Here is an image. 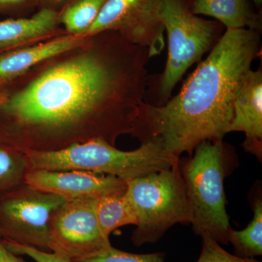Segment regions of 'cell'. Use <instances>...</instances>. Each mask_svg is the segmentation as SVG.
<instances>
[{
    "instance_id": "cell-17",
    "label": "cell",
    "mask_w": 262,
    "mask_h": 262,
    "mask_svg": "<svg viewBox=\"0 0 262 262\" xmlns=\"http://www.w3.org/2000/svg\"><path fill=\"white\" fill-rule=\"evenodd\" d=\"M107 0H72L60 12V24L67 34L85 35Z\"/></svg>"
},
{
    "instance_id": "cell-16",
    "label": "cell",
    "mask_w": 262,
    "mask_h": 262,
    "mask_svg": "<svg viewBox=\"0 0 262 262\" xmlns=\"http://www.w3.org/2000/svg\"><path fill=\"white\" fill-rule=\"evenodd\" d=\"M253 216L246 228H231L229 244L233 246L234 255L239 257L255 258L262 255V199L258 196L253 203Z\"/></svg>"
},
{
    "instance_id": "cell-8",
    "label": "cell",
    "mask_w": 262,
    "mask_h": 262,
    "mask_svg": "<svg viewBox=\"0 0 262 262\" xmlns=\"http://www.w3.org/2000/svg\"><path fill=\"white\" fill-rule=\"evenodd\" d=\"M96 199L67 201L50 223V251L71 261L89 257L111 246L98 225Z\"/></svg>"
},
{
    "instance_id": "cell-18",
    "label": "cell",
    "mask_w": 262,
    "mask_h": 262,
    "mask_svg": "<svg viewBox=\"0 0 262 262\" xmlns=\"http://www.w3.org/2000/svg\"><path fill=\"white\" fill-rule=\"evenodd\" d=\"M28 171L24 153L0 143V198L24 184Z\"/></svg>"
},
{
    "instance_id": "cell-19",
    "label": "cell",
    "mask_w": 262,
    "mask_h": 262,
    "mask_svg": "<svg viewBox=\"0 0 262 262\" xmlns=\"http://www.w3.org/2000/svg\"><path fill=\"white\" fill-rule=\"evenodd\" d=\"M165 253L136 254L114 248L113 246L92 256L72 262H165Z\"/></svg>"
},
{
    "instance_id": "cell-23",
    "label": "cell",
    "mask_w": 262,
    "mask_h": 262,
    "mask_svg": "<svg viewBox=\"0 0 262 262\" xmlns=\"http://www.w3.org/2000/svg\"><path fill=\"white\" fill-rule=\"evenodd\" d=\"M0 262H27L10 251L4 243L0 242Z\"/></svg>"
},
{
    "instance_id": "cell-24",
    "label": "cell",
    "mask_w": 262,
    "mask_h": 262,
    "mask_svg": "<svg viewBox=\"0 0 262 262\" xmlns=\"http://www.w3.org/2000/svg\"><path fill=\"white\" fill-rule=\"evenodd\" d=\"M70 1V0H39V3L42 4V8H49V9L58 11V9L64 8Z\"/></svg>"
},
{
    "instance_id": "cell-2",
    "label": "cell",
    "mask_w": 262,
    "mask_h": 262,
    "mask_svg": "<svg viewBox=\"0 0 262 262\" xmlns=\"http://www.w3.org/2000/svg\"><path fill=\"white\" fill-rule=\"evenodd\" d=\"M260 33L226 29L178 94L161 106L141 103L131 136L141 144L158 141L177 158L185 152L192 156L203 141L223 140L239 85L261 56Z\"/></svg>"
},
{
    "instance_id": "cell-20",
    "label": "cell",
    "mask_w": 262,
    "mask_h": 262,
    "mask_svg": "<svg viewBox=\"0 0 262 262\" xmlns=\"http://www.w3.org/2000/svg\"><path fill=\"white\" fill-rule=\"evenodd\" d=\"M201 238V253L196 262H261L256 258H241L231 254L208 236H203Z\"/></svg>"
},
{
    "instance_id": "cell-14",
    "label": "cell",
    "mask_w": 262,
    "mask_h": 262,
    "mask_svg": "<svg viewBox=\"0 0 262 262\" xmlns=\"http://www.w3.org/2000/svg\"><path fill=\"white\" fill-rule=\"evenodd\" d=\"M191 9L196 15L215 18L226 29L261 31V15L253 10L249 0H191Z\"/></svg>"
},
{
    "instance_id": "cell-10",
    "label": "cell",
    "mask_w": 262,
    "mask_h": 262,
    "mask_svg": "<svg viewBox=\"0 0 262 262\" xmlns=\"http://www.w3.org/2000/svg\"><path fill=\"white\" fill-rule=\"evenodd\" d=\"M29 186L51 193L66 201L98 199L126 190L127 182L112 175L87 170H29L25 177Z\"/></svg>"
},
{
    "instance_id": "cell-6",
    "label": "cell",
    "mask_w": 262,
    "mask_h": 262,
    "mask_svg": "<svg viewBox=\"0 0 262 262\" xmlns=\"http://www.w3.org/2000/svg\"><path fill=\"white\" fill-rule=\"evenodd\" d=\"M125 194L137 220L131 236L136 247L158 242L177 224L190 223V204L179 163L127 182Z\"/></svg>"
},
{
    "instance_id": "cell-26",
    "label": "cell",
    "mask_w": 262,
    "mask_h": 262,
    "mask_svg": "<svg viewBox=\"0 0 262 262\" xmlns=\"http://www.w3.org/2000/svg\"><path fill=\"white\" fill-rule=\"evenodd\" d=\"M252 1L258 8H261L262 0H252Z\"/></svg>"
},
{
    "instance_id": "cell-9",
    "label": "cell",
    "mask_w": 262,
    "mask_h": 262,
    "mask_svg": "<svg viewBox=\"0 0 262 262\" xmlns=\"http://www.w3.org/2000/svg\"><path fill=\"white\" fill-rule=\"evenodd\" d=\"M104 31H115L129 42L146 48L150 58L165 48L158 0H107L84 36Z\"/></svg>"
},
{
    "instance_id": "cell-3",
    "label": "cell",
    "mask_w": 262,
    "mask_h": 262,
    "mask_svg": "<svg viewBox=\"0 0 262 262\" xmlns=\"http://www.w3.org/2000/svg\"><path fill=\"white\" fill-rule=\"evenodd\" d=\"M231 146L222 141H205L192 156L181 164L186 192L191 208L192 230L220 244H229L231 227L226 210L225 179L237 159Z\"/></svg>"
},
{
    "instance_id": "cell-22",
    "label": "cell",
    "mask_w": 262,
    "mask_h": 262,
    "mask_svg": "<svg viewBox=\"0 0 262 262\" xmlns=\"http://www.w3.org/2000/svg\"><path fill=\"white\" fill-rule=\"evenodd\" d=\"M39 3V0H0V12L3 10L27 8Z\"/></svg>"
},
{
    "instance_id": "cell-15",
    "label": "cell",
    "mask_w": 262,
    "mask_h": 262,
    "mask_svg": "<svg viewBox=\"0 0 262 262\" xmlns=\"http://www.w3.org/2000/svg\"><path fill=\"white\" fill-rule=\"evenodd\" d=\"M126 190L113 193L96 200V212L98 225L103 235H110L123 226L136 225L135 212L127 199Z\"/></svg>"
},
{
    "instance_id": "cell-13",
    "label": "cell",
    "mask_w": 262,
    "mask_h": 262,
    "mask_svg": "<svg viewBox=\"0 0 262 262\" xmlns=\"http://www.w3.org/2000/svg\"><path fill=\"white\" fill-rule=\"evenodd\" d=\"M59 25V12L45 8L29 18L0 20V53L67 33Z\"/></svg>"
},
{
    "instance_id": "cell-25",
    "label": "cell",
    "mask_w": 262,
    "mask_h": 262,
    "mask_svg": "<svg viewBox=\"0 0 262 262\" xmlns=\"http://www.w3.org/2000/svg\"><path fill=\"white\" fill-rule=\"evenodd\" d=\"M7 99V92L5 90L4 85L0 84V110H1L2 106L4 104L5 101Z\"/></svg>"
},
{
    "instance_id": "cell-5",
    "label": "cell",
    "mask_w": 262,
    "mask_h": 262,
    "mask_svg": "<svg viewBox=\"0 0 262 262\" xmlns=\"http://www.w3.org/2000/svg\"><path fill=\"white\" fill-rule=\"evenodd\" d=\"M158 11L168 37V55L165 69L151 81L149 104L161 106L171 97L188 69L211 51L225 33L217 20L192 13L191 0H158Z\"/></svg>"
},
{
    "instance_id": "cell-7",
    "label": "cell",
    "mask_w": 262,
    "mask_h": 262,
    "mask_svg": "<svg viewBox=\"0 0 262 262\" xmlns=\"http://www.w3.org/2000/svg\"><path fill=\"white\" fill-rule=\"evenodd\" d=\"M67 202L24 184L0 198V236L39 251H50V223Z\"/></svg>"
},
{
    "instance_id": "cell-11",
    "label": "cell",
    "mask_w": 262,
    "mask_h": 262,
    "mask_svg": "<svg viewBox=\"0 0 262 262\" xmlns=\"http://www.w3.org/2000/svg\"><path fill=\"white\" fill-rule=\"evenodd\" d=\"M238 131L246 136L242 146L246 152L262 159V70H250L234 98L233 117L229 133Z\"/></svg>"
},
{
    "instance_id": "cell-4",
    "label": "cell",
    "mask_w": 262,
    "mask_h": 262,
    "mask_svg": "<svg viewBox=\"0 0 262 262\" xmlns=\"http://www.w3.org/2000/svg\"><path fill=\"white\" fill-rule=\"evenodd\" d=\"M29 170H87L116 177L125 182L172 168L179 158L160 143L149 141L123 151L107 141L94 139L54 151H24Z\"/></svg>"
},
{
    "instance_id": "cell-12",
    "label": "cell",
    "mask_w": 262,
    "mask_h": 262,
    "mask_svg": "<svg viewBox=\"0 0 262 262\" xmlns=\"http://www.w3.org/2000/svg\"><path fill=\"white\" fill-rule=\"evenodd\" d=\"M88 36L65 34L0 53V84L9 83L52 57L80 46Z\"/></svg>"
},
{
    "instance_id": "cell-21",
    "label": "cell",
    "mask_w": 262,
    "mask_h": 262,
    "mask_svg": "<svg viewBox=\"0 0 262 262\" xmlns=\"http://www.w3.org/2000/svg\"><path fill=\"white\" fill-rule=\"evenodd\" d=\"M4 244L6 247L15 254L29 256L36 262H72L70 259L62 257L53 252L39 251L36 248L22 246L9 241H5Z\"/></svg>"
},
{
    "instance_id": "cell-1",
    "label": "cell",
    "mask_w": 262,
    "mask_h": 262,
    "mask_svg": "<svg viewBox=\"0 0 262 262\" xmlns=\"http://www.w3.org/2000/svg\"><path fill=\"white\" fill-rule=\"evenodd\" d=\"M150 56L118 32L88 36L9 83L0 143L19 151H54L131 135L147 85ZM5 87V86H4Z\"/></svg>"
}]
</instances>
